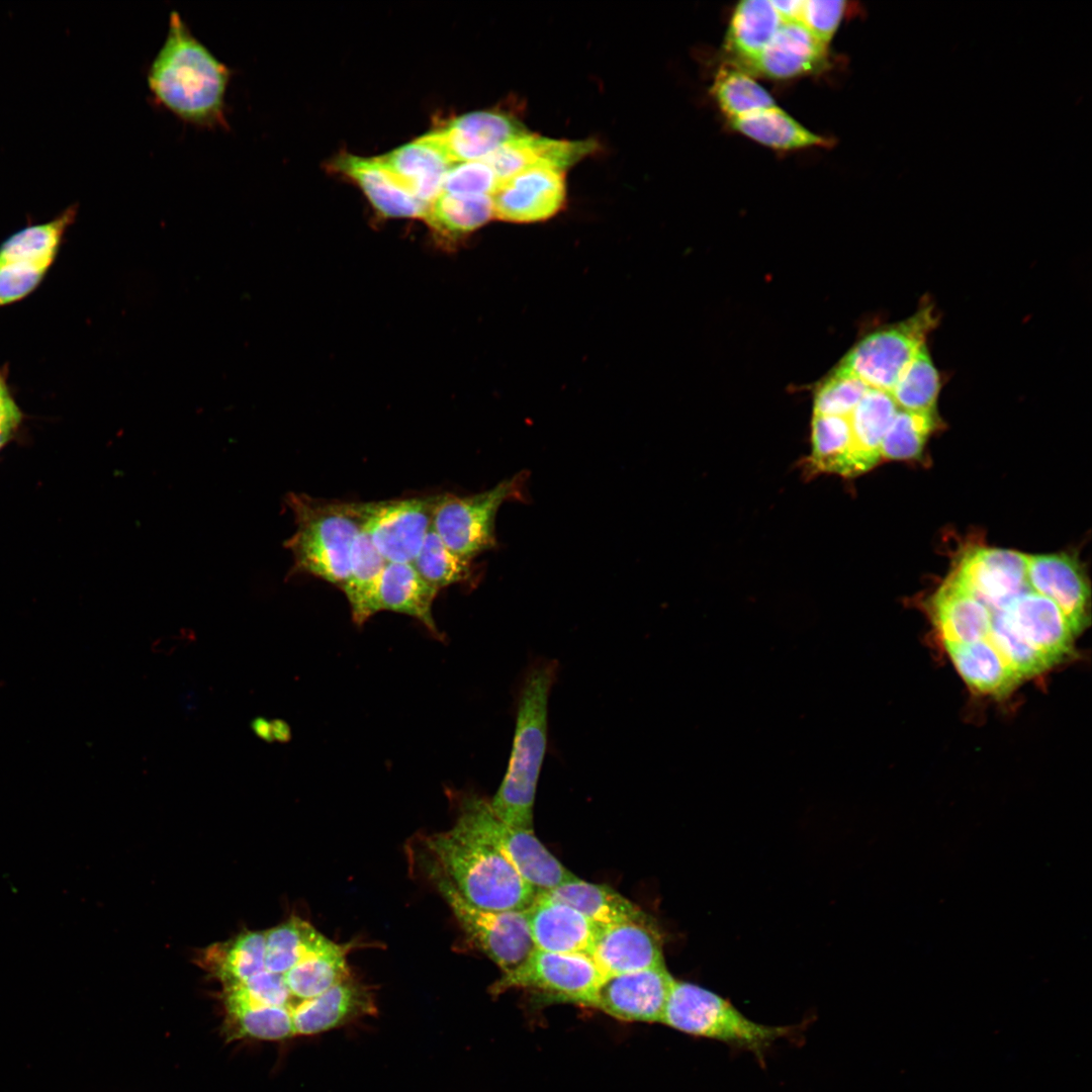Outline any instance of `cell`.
I'll return each mask as SVG.
<instances>
[{
    "label": "cell",
    "mask_w": 1092,
    "mask_h": 1092,
    "mask_svg": "<svg viewBox=\"0 0 1092 1092\" xmlns=\"http://www.w3.org/2000/svg\"><path fill=\"white\" fill-rule=\"evenodd\" d=\"M231 69L172 11L166 38L147 81L153 96L181 120L202 127L226 125L225 93Z\"/></svg>",
    "instance_id": "1"
},
{
    "label": "cell",
    "mask_w": 1092,
    "mask_h": 1092,
    "mask_svg": "<svg viewBox=\"0 0 1092 1092\" xmlns=\"http://www.w3.org/2000/svg\"><path fill=\"white\" fill-rule=\"evenodd\" d=\"M424 844L426 861L472 906L489 911L525 910L534 901L535 890L502 850L466 822L457 818L451 829L427 836Z\"/></svg>",
    "instance_id": "2"
},
{
    "label": "cell",
    "mask_w": 1092,
    "mask_h": 1092,
    "mask_svg": "<svg viewBox=\"0 0 1092 1092\" xmlns=\"http://www.w3.org/2000/svg\"><path fill=\"white\" fill-rule=\"evenodd\" d=\"M559 663L537 658L529 664L518 689L513 747L505 778L491 801L505 823L533 829L537 783L547 748L548 700Z\"/></svg>",
    "instance_id": "3"
},
{
    "label": "cell",
    "mask_w": 1092,
    "mask_h": 1092,
    "mask_svg": "<svg viewBox=\"0 0 1092 1092\" xmlns=\"http://www.w3.org/2000/svg\"><path fill=\"white\" fill-rule=\"evenodd\" d=\"M296 531L285 541L293 557L291 574H308L342 589L350 568L354 539L363 529L361 502L315 498L290 492Z\"/></svg>",
    "instance_id": "4"
},
{
    "label": "cell",
    "mask_w": 1092,
    "mask_h": 1092,
    "mask_svg": "<svg viewBox=\"0 0 1092 1092\" xmlns=\"http://www.w3.org/2000/svg\"><path fill=\"white\" fill-rule=\"evenodd\" d=\"M661 1023L681 1032L761 1051L790 1028L745 1017L728 1000L699 985L674 980Z\"/></svg>",
    "instance_id": "5"
},
{
    "label": "cell",
    "mask_w": 1092,
    "mask_h": 1092,
    "mask_svg": "<svg viewBox=\"0 0 1092 1092\" xmlns=\"http://www.w3.org/2000/svg\"><path fill=\"white\" fill-rule=\"evenodd\" d=\"M424 866L467 938L495 963L503 974L517 969L536 949L525 910L489 911L474 907L437 869L426 860Z\"/></svg>",
    "instance_id": "6"
},
{
    "label": "cell",
    "mask_w": 1092,
    "mask_h": 1092,
    "mask_svg": "<svg viewBox=\"0 0 1092 1092\" xmlns=\"http://www.w3.org/2000/svg\"><path fill=\"white\" fill-rule=\"evenodd\" d=\"M936 324L934 308L924 305L905 321L868 335L838 366L870 388L890 392Z\"/></svg>",
    "instance_id": "7"
},
{
    "label": "cell",
    "mask_w": 1092,
    "mask_h": 1092,
    "mask_svg": "<svg viewBox=\"0 0 1092 1092\" xmlns=\"http://www.w3.org/2000/svg\"><path fill=\"white\" fill-rule=\"evenodd\" d=\"M458 819L490 839L536 894L576 878L542 844L534 829L503 822L493 813L489 801L477 795H468L460 801Z\"/></svg>",
    "instance_id": "8"
},
{
    "label": "cell",
    "mask_w": 1092,
    "mask_h": 1092,
    "mask_svg": "<svg viewBox=\"0 0 1092 1092\" xmlns=\"http://www.w3.org/2000/svg\"><path fill=\"white\" fill-rule=\"evenodd\" d=\"M605 976L586 952H551L535 949L517 969L503 974L492 985L497 995L517 988L534 991L548 1002L589 1007Z\"/></svg>",
    "instance_id": "9"
},
{
    "label": "cell",
    "mask_w": 1092,
    "mask_h": 1092,
    "mask_svg": "<svg viewBox=\"0 0 1092 1092\" xmlns=\"http://www.w3.org/2000/svg\"><path fill=\"white\" fill-rule=\"evenodd\" d=\"M518 477L470 495L442 493L432 526L453 552L471 560L495 544L494 521L499 507L518 494Z\"/></svg>",
    "instance_id": "10"
},
{
    "label": "cell",
    "mask_w": 1092,
    "mask_h": 1092,
    "mask_svg": "<svg viewBox=\"0 0 1092 1092\" xmlns=\"http://www.w3.org/2000/svg\"><path fill=\"white\" fill-rule=\"evenodd\" d=\"M440 494L361 502L363 530L388 562L413 563L432 527Z\"/></svg>",
    "instance_id": "11"
},
{
    "label": "cell",
    "mask_w": 1092,
    "mask_h": 1092,
    "mask_svg": "<svg viewBox=\"0 0 1092 1092\" xmlns=\"http://www.w3.org/2000/svg\"><path fill=\"white\" fill-rule=\"evenodd\" d=\"M950 577L992 614L1031 590L1027 581L1026 555L1014 550L971 549L962 557Z\"/></svg>",
    "instance_id": "12"
},
{
    "label": "cell",
    "mask_w": 1092,
    "mask_h": 1092,
    "mask_svg": "<svg viewBox=\"0 0 1092 1092\" xmlns=\"http://www.w3.org/2000/svg\"><path fill=\"white\" fill-rule=\"evenodd\" d=\"M674 980L665 965L608 976L589 1007L622 1021L661 1023Z\"/></svg>",
    "instance_id": "13"
},
{
    "label": "cell",
    "mask_w": 1092,
    "mask_h": 1092,
    "mask_svg": "<svg viewBox=\"0 0 1092 1092\" xmlns=\"http://www.w3.org/2000/svg\"><path fill=\"white\" fill-rule=\"evenodd\" d=\"M565 195V171L534 166L497 183L491 194L493 216L511 222L543 220L562 207Z\"/></svg>",
    "instance_id": "14"
},
{
    "label": "cell",
    "mask_w": 1092,
    "mask_h": 1092,
    "mask_svg": "<svg viewBox=\"0 0 1092 1092\" xmlns=\"http://www.w3.org/2000/svg\"><path fill=\"white\" fill-rule=\"evenodd\" d=\"M1026 574L1030 589L1060 608L1075 635L1081 632L1089 621L1090 587L1078 559L1068 553L1026 555Z\"/></svg>",
    "instance_id": "15"
},
{
    "label": "cell",
    "mask_w": 1092,
    "mask_h": 1092,
    "mask_svg": "<svg viewBox=\"0 0 1092 1092\" xmlns=\"http://www.w3.org/2000/svg\"><path fill=\"white\" fill-rule=\"evenodd\" d=\"M528 132L509 114L478 111L454 118L427 135L454 165L480 161L505 143Z\"/></svg>",
    "instance_id": "16"
},
{
    "label": "cell",
    "mask_w": 1092,
    "mask_h": 1092,
    "mask_svg": "<svg viewBox=\"0 0 1092 1092\" xmlns=\"http://www.w3.org/2000/svg\"><path fill=\"white\" fill-rule=\"evenodd\" d=\"M589 954L605 977L665 965L655 924L623 922L600 926Z\"/></svg>",
    "instance_id": "17"
},
{
    "label": "cell",
    "mask_w": 1092,
    "mask_h": 1092,
    "mask_svg": "<svg viewBox=\"0 0 1092 1092\" xmlns=\"http://www.w3.org/2000/svg\"><path fill=\"white\" fill-rule=\"evenodd\" d=\"M1001 611L1051 666L1072 652L1075 634L1063 612L1050 599L1030 590Z\"/></svg>",
    "instance_id": "18"
},
{
    "label": "cell",
    "mask_w": 1092,
    "mask_h": 1092,
    "mask_svg": "<svg viewBox=\"0 0 1092 1092\" xmlns=\"http://www.w3.org/2000/svg\"><path fill=\"white\" fill-rule=\"evenodd\" d=\"M525 912L536 949L589 953L600 925L573 907L537 893Z\"/></svg>",
    "instance_id": "19"
},
{
    "label": "cell",
    "mask_w": 1092,
    "mask_h": 1092,
    "mask_svg": "<svg viewBox=\"0 0 1092 1092\" xmlns=\"http://www.w3.org/2000/svg\"><path fill=\"white\" fill-rule=\"evenodd\" d=\"M596 148L593 140H554L528 132L505 143L481 161L493 171L498 183L534 166L565 171Z\"/></svg>",
    "instance_id": "20"
},
{
    "label": "cell",
    "mask_w": 1092,
    "mask_h": 1092,
    "mask_svg": "<svg viewBox=\"0 0 1092 1092\" xmlns=\"http://www.w3.org/2000/svg\"><path fill=\"white\" fill-rule=\"evenodd\" d=\"M376 1011L370 989L349 978L321 995L291 1006L295 1034L311 1035Z\"/></svg>",
    "instance_id": "21"
},
{
    "label": "cell",
    "mask_w": 1092,
    "mask_h": 1092,
    "mask_svg": "<svg viewBox=\"0 0 1092 1092\" xmlns=\"http://www.w3.org/2000/svg\"><path fill=\"white\" fill-rule=\"evenodd\" d=\"M827 47L800 22L782 23L771 40L743 70L770 79H789L825 64Z\"/></svg>",
    "instance_id": "22"
},
{
    "label": "cell",
    "mask_w": 1092,
    "mask_h": 1092,
    "mask_svg": "<svg viewBox=\"0 0 1092 1092\" xmlns=\"http://www.w3.org/2000/svg\"><path fill=\"white\" fill-rule=\"evenodd\" d=\"M377 159L406 191L427 206L441 193L445 175L453 166L427 134Z\"/></svg>",
    "instance_id": "23"
},
{
    "label": "cell",
    "mask_w": 1092,
    "mask_h": 1092,
    "mask_svg": "<svg viewBox=\"0 0 1092 1092\" xmlns=\"http://www.w3.org/2000/svg\"><path fill=\"white\" fill-rule=\"evenodd\" d=\"M931 615L944 646L987 639L992 613L949 577L931 600Z\"/></svg>",
    "instance_id": "24"
},
{
    "label": "cell",
    "mask_w": 1092,
    "mask_h": 1092,
    "mask_svg": "<svg viewBox=\"0 0 1092 1092\" xmlns=\"http://www.w3.org/2000/svg\"><path fill=\"white\" fill-rule=\"evenodd\" d=\"M439 592L412 563L387 562L376 585L372 612L375 615L380 611H391L411 616L439 637L440 631L432 613Z\"/></svg>",
    "instance_id": "25"
},
{
    "label": "cell",
    "mask_w": 1092,
    "mask_h": 1092,
    "mask_svg": "<svg viewBox=\"0 0 1092 1092\" xmlns=\"http://www.w3.org/2000/svg\"><path fill=\"white\" fill-rule=\"evenodd\" d=\"M336 165L338 170L356 182L383 215L425 218L429 206L406 191L377 158L345 155L338 159Z\"/></svg>",
    "instance_id": "26"
},
{
    "label": "cell",
    "mask_w": 1092,
    "mask_h": 1092,
    "mask_svg": "<svg viewBox=\"0 0 1092 1092\" xmlns=\"http://www.w3.org/2000/svg\"><path fill=\"white\" fill-rule=\"evenodd\" d=\"M542 894L573 907L600 926L623 922L654 924L638 905L616 890L607 885L582 881L577 877Z\"/></svg>",
    "instance_id": "27"
},
{
    "label": "cell",
    "mask_w": 1092,
    "mask_h": 1092,
    "mask_svg": "<svg viewBox=\"0 0 1092 1092\" xmlns=\"http://www.w3.org/2000/svg\"><path fill=\"white\" fill-rule=\"evenodd\" d=\"M782 23L771 0L739 2L725 38L728 64L743 71L767 46Z\"/></svg>",
    "instance_id": "28"
},
{
    "label": "cell",
    "mask_w": 1092,
    "mask_h": 1092,
    "mask_svg": "<svg viewBox=\"0 0 1092 1092\" xmlns=\"http://www.w3.org/2000/svg\"><path fill=\"white\" fill-rule=\"evenodd\" d=\"M898 407L890 392L869 388L849 416L852 435V475L874 467L881 445Z\"/></svg>",
    "instance_id": "29"
},
{
    "label": "cell",
    "mask_w": 1092,
    "mask_h": 1092,
    "mask_svg": "<svg viewBox=\"0 0 1092 1092\" xmlns=\"http://www.w3.org/2000/svg\"><path fill=\"white\" fill-rule=\"evenodd\" d=\"M945 648L965 681L980 693L1002 696L1021 679L988 638Z\"/></svg>",
    "instance_id": "30"
},
{
    "label": "cell",
    "mask_w": 1092,
    "mask_h": 1092,
    "mask_svg": "<svg viewBox=\"0 0 1092 1092\" xmlns=\"http://www.w3.org/2000/svg\"><path fill=\"white\" fill-rule=\"evenodd\" d=\"M749 139L778 150L826 146L829 141L800 124L778 105L729 120Z\"/></svg>",
    "instance_id": "31"
},
{
    "label": "cell",
    "mask_w": 1092,
    "mask_h": 1092,
    "mask_svg": "<svg viewBox=\"0 0 1092 1092\" xmlns=\"http://www.w3.org/2000/svg\"><path fill=\"white\" fill-rule=\"evenodd\" d=\"M387 562L362 529L353 541L349 574L341 589L350 605L352 618L358 625L373 616L374 593Z\"/></svg>",
    "instance_id": "32"
},
{
    "label": "cell",
    "mask_w": 1092,
    "mask_h": 1092,
    "mask_svg": "<svg viewBox=\"0 0 1092 1092\" xmlns=\"http://www.w3.org/2000/svg\"><path fill=\"white\" fill-rule=\"evenodd\" d=\"M346 947L331 942L283 974L292 997L306 1000L350 978Z\"/></svg>",
    "instance_id": "33"
},
{
    "label": "cell",
    "mask_w": 1092,
    "mask_h": 1092,
    "mask_svg": "<svg viewBox=\"0 0 1092 1092\" xmlns=\"http://www.w3.org/2000/svg\"><path fill=\"white\" fill-rule=\"evenodd\" d=\"M205 965L224 988L241 984L265 969V932H244L224 943L210 946Z\"/></svg>",
    "instance_id": "34"
},
{
    "label": "cell",
    "mask_w": 1092,
    "mask_h": 1092,
    "mask_svg": "<svg viewBox=\"0 0 1092 1092\" xmlns=\"http://www.w3.org/2000/svg\"><path fill=\"white\" fill-rule=\"evenodd\" d=\"M330 942L311 924L292 917L265 932V969L284 974Z\"/></svg>",
    "instance_id": "35"
},
{
    "label": "cell",
    "mask_w": 1092,
    "mask_h": 1092,
    "mask_svg": "<svg viewBox=\"0 0 1092 1092\" xmlns=\"http://www.w3.org/2000/svg\"><path fill=\"white\" fill-rule=\"evenodd\" d=\"M224 1003L229 1019L244 1035L270 1040L295 1035L291 1006L262 1005L233 988H224Z\"/></svg>",
    "instance_id": "36"
},
{
    "label": "cell",
    "mask_w": 1092,
    "mask_h": 1092,
    "mask_svg": "<svg viewBox=\"0 0 1092 1092\" xmlns=\"http://www.w3.org/2000/svg\"><path fill=\"white\" fill-rule=\"evenodd\" d=\"M811 463L817 471L852 475V435L849 417L814 415Z\"/></svg>",
    "instance_id": "37"
},
{
    "label": "cell",
    "mask_w": 1092,
    "mask_h": 1092,
    "mask_svg": "<svg viewBox=\"0 0 1092 1092\" xmlns=\"http://www.w3.org/2000/svg\"><path fill=\"white\" fill-rule=\"evenodd\" d=\"M76 214L75 206L55 219L27 226L8 238L0 247V265L11 262H53L61 239Z\"/></svg>",
    "instance_id": "38"
},
{
    "label": "cell",
    "mask_w": 1092,
    "mask_h": 1092,
    "mask_svg": "<svg viewBox=\"0 0 1092 1092\" xmlns=\"http://www.w3.org/2000/svg\"><path fill=\"white\" fill-rule=\"evenodd\" d=\"M712 93L728 120L777 105L771 95L750 74L729 64L718 71Z\"/></svg>",
    "instance_id": "39"
},
{
    "label": "cell",
    "mask_w": 1092,
    "mask_h": 1092,
    "mask_svg": "<svg viewBox=\"0 0 1092 1092\" xmlns=\"http://www.w3.org/2000/svg\"><path fill=\"white\" fill-rule=\"evenodd\" d=\"M493 217L491 195L440 193L430 204L425 219L446 235H463Z\"/></svg>",
    "instance_id": "40"
},
{
    "label": "cell",
    "mask_w": 1092,
    "mask_h": 1092,
    "mask_svg": "<svg viewBox=\"0 0 1092 1092\" xmlns=\"http://www.w3.org/2000/svg\"><path fill=\"white\" fill-rule=\"evenodd\" d=\"M940 378L924 345L890 391L898 410L936 412Z\"/></svg>",
    "instance_id": "41"
},
{
    "label": "cell",
    "mask_w": 1092,
    "mask_h": 1092,
    "mask_svg": "<svg viewBox=\"0 0 1092 1092\" xmlns=\"http://www.w3.org/2000/svg\"><path fill=\"white\" fill-rule=\"evenodd\" d=\"M412 564L419 574L438 590L467 581L472 575L470 560L447 547L433 526Z\"/></svg>",
    "instance_id": "42"
},
{
    "label": "cell",
    "mask_w": 1092,
    "mask_h": 1092,
    "mask_svg": "<svg viewBox=\"0 0 1092 1092\" xmlns=\"http://www.w3.org/2000/svg\"><path fill=\"white\" fill-rule=\"evenodd\" d=\"M937 425L936 412L898 410L884 435L881 457L895 460L919 457L928 436Z\"/></svg>",
    "instance_id": "43"
},
{
    "label": "cell",
    "mask_w": 1092,
    "mask_h": 1092,
    "mask_svg": "<svg viewBox=\"0 0 1092 1092\" xmlns=\"http://www.w3.org/2000/svg\"><path fill=\"white\" fill-rule=\"evenodd\" d=\"M988 639L1021 679L1051 667L1045 658L1012 627L1003 611L992 614Z\"/></svg>",
    "instance_id": "44"
},
{
    "label": "cell",
    "mask_w": 1092,
    "mask_h": 1092,
    "mask_svg": "<svg viewBox=\"0 0 1092 1092\" xmlns=\"http://www.w3.org/2000/svg\"><path fill=\"white\" fill-rule=\"evenodd\" d=\"M869 388L863 381L838 366L818 387L814 415L849 417Z\"/></svg>",
    "instance_id": "45"
},
{
    "label": "cell",
    "mask_w": 1092,
    "mask_h": 1092,
    "mask_svg": "<svg viewBox=\"0 0 1092 1092\" xmlns=\"http://www.w3.org/2000/svg\"><path fill=\"white\" fill-rule=\"evenodd\" d=\"M497 185L493 171L483 161L454 164L445 175L441 193L491 195Z\"/></svg>",
    "instance_id": "46"
},
{
    "label": "cell",
    "mask_w": 1092,
    "mask_h": 1092,
    "mask_svg": "<svg viewBox=\"0 0 1092 1092\" xmlns=\"http://www.w3.org/2000/svg\"><path fill=\"white\" fill-rule=\"evenodd\" d=\"M52 262H11L0 265V306L18 300L39 283Z\"/></svg>",
    "instance_id": "47"
},
{
    "label": "cell",
    "mask_w": 1092,
    "mask_h": 1092,
    "mask_svg": "<svg viewBox=\"0 0 1092 1092\" xmlns=\"http://www.w3.org/2000/svg\"><path fill=\"white\" fill-rule=\"evenodd\" d=\"M842 0H804L800 23L826 47L835 33L845 11Z\"/></svg>",
    "instance_id": "48"
},
{
    "label": "cell",
    "mask_w": 1092,
    "mask_h": 1092,
    "mask_svg": "<svg viewBox=\"0 0 1092 1092\" xmlns=\"http://www.w3.org/2000/svg\"><path fill=\"white\" fill-rule=\"evenodd\" d=\"M233 988L250 1001L272 1006H291V994L284 982L283 974L264 970L245 982L226 987Z\"/></svg>",
    "instance_id": "49"
},
{
    "label": "cell",
    "mask_w": 1092,
    "mask_h": 1092,
    "mask_svg": "<svg viewBox=\"0 0 1092 1092\" xmlns=\"http://www.w3.org/2000/svg\"><path fill=\"white\" fill-rule=\"evenodd\" d=\"M771 3L783 23L800 22L804 0H771Z\"/></svg>",
    "instance_id": "50"
},
{
    "label": "cell",
    "mask_w": 1092,
    "mask_h": 1092,
    "mask_svg": "<svg viewBox=\"0 0 1092 1092\" xmlns=\"http://www.w3.org/2000/svg\"><path fill=\"white\" fill-rule=\"evenodd\" d=\"M251 728L258 737L268 742L273 740L271 732V722H268L266 719L261 717L254 719L251 722Z\"/></svg>",
    "instance_id": "51"
},
{
    "label": "cell",
    "mask_w": 1092,
    "mask_h": 1092,
    "mask_svg": "<svg viewBox=\"0 0 1092 1092\" xmlns=\"http://www.w3.org/2000/svg\"><path fill=\"white\" fill-rule=\"evenodd\" d=\"M272 738L280 741H284L289 737L288 727L284 722L275 720L271 722Z\"/></svg>",
    "instance_id": "52"
},
{
    "label": "cell",
    "mask_w": 1092,
    "mask_h": 1092,
    "mask_svg": "<svg viewBox=\"0 0 1092 1092\" xmlns=\"http://www.w3.org/2000/svg\"><path fill=\"white\" fill-rule=\"evenodd\" d=\"M5 388H6V387H5V385H4V383H3V381H2V380H1V378H0V390H2V389H5Z\"/></svg>",
    "instance_id": "53"
}]
</instances>
